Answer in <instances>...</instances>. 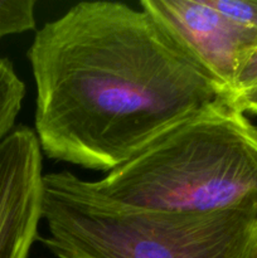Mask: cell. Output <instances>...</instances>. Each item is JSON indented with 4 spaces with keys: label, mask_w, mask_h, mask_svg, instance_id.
<instances>
[{
    "label": "cell",
    "mask_w": 257,
    "mask_h": 258,
    "mask_svg": "<svg viewBox=\"0 0 257 258\" xmlns=\"http://www.w3.org/2000/svg\"><path fill=\"white\" fill-rule=\"evenodd\" d=\"M34 0H0V38L35 29Z\"/></svg>",
    "instance_id": "52a82bcc"
},
{
    "label": "cell",
    "mask_w": 257,
    "mask_h": 258,
    "mask_svg": "<svg viewBox=\"0 0 257 258\" xmlns=\"http://www.w3.org/2000/svg\"><path fill=\"white\" fill-rule=\"evenodd\" d=\"M212 8L242 27L257 29V0H207Z\"/></svg>",
    "instance_id": "ba28073f"
},
{
    "label": "cell",
    "mask_w": 257,
    "mask_h": 258,
    "mask_svg": "<svg viewBox=\"0 0 257 258\" xmlns=\"http://www.w3.org/2000/svg\"><path fill=\"white\" fill-rule=\"evenodd\" d=\"M59 185L121 211L257 209V126L218 100L154 139L97 180L50 173Z\"/></svg>",
    "instance_id": "7a4b0ae2"
},
{
    "label": "cell",
    "mask_w": 257,
    "mask_h": 258,
    "mask_svg": "<svg viewBox=\"0 0 257 258\" xmlns=\"http://www.w3.org/2000/svg\"><path fill=\"white\" fill-rule=\"evenodd\" d=\"M40 241L57 258H257V209L121 211L44 174Z\"/></svg>",
    "instance_id": "3957f363"
},
{
    "label": "cell",
    "mask_w": 257,
    "mask_h": 258,
    "mask_svg": "<svg viewBox=\"0 0 257 258\" xmlns=\"http://www.w3.org/2000/svg\"><path fill=\"white\" fill-rule=\"evenodd\" d=\"M34 130L13 128L0 141V258H28L43 221L44 174Z\"/></svg>",
    "instance_id": "5b68a950"
},
{
    "label": "cell",
    "mask_w": 257,
    "mask_h": 258,
    "mask_svg": "<svg viewBox=\"0 0 257 258\" xmlns=\"http://www.w3.org/2000/svg\"><path fill=\"white\" fill-rule=\"evenodd\" d=\"M139 7L206 72L228 101L242 63L257 47V29L232 22L207 0H143Z\"/></svg>",
    "instance_id": "277c9868"
},
{
    "label": "cell",
    "mask_w": 257,
    "mask_h": 258,
    "mask_svg": "<svg viewBox=\"0 0 257 258\" xmlns=\"http://www.w3.org/2000/svg\"><path fill=\"white\" fill-rule=\"evenodd\" d=\"M254 87H257V47L252 49L248 57L242 63L234 80L233 91H232V96L228 102Z\"/></svg>",
    "instance_id": "9c48e42d"
},
{
    "label": "cell",
    "mask_w": 257,
    "mask_h": 258,
    "mask_svg": "<svg viewBox=\"0 0 257 258\" xmlns=\"http://www.w3.org/2000/svg\"><path fill=\"white\" fill-rule=\"evenodd\" d=\"M34 133L49 159L120 166L218 100L216 83L141 8L81 2L37 30L28 49Z\"/></svg>",
    "instance_id": "6da1fadb"
},
{
    "label": "cell",
    "mask_w": 257,
    "mask_h": 258,
    "mask_svg": "<svg viewBox=\"0 0 257 258\" xmlns=\"http://www.w3.org/2000/svg\"><path fill=\"white\" fill-rule=\"evenodd\" d=\"M25 85L8 58H0V141L15 127L22 110Z\"/></svg>",
    "instance_id": "8992f818"
},
{
    "label": "cell",
    "mask_w": 257,
    "mask_h": 258,
    "mask_svg": "<svg viewBox=\"0 0 257 258\" xmlns=\"http://www.w3.org/2000/svg\"><path fill=\"white\" fill-rule=\"evenodd\" d=\"M231 103L241 111H243L244 113L249 112L257 115V87L239 95L238 97L231 101Z\"/></svg>",
    "instance_id": "30bf717a"
}]
</instances>
